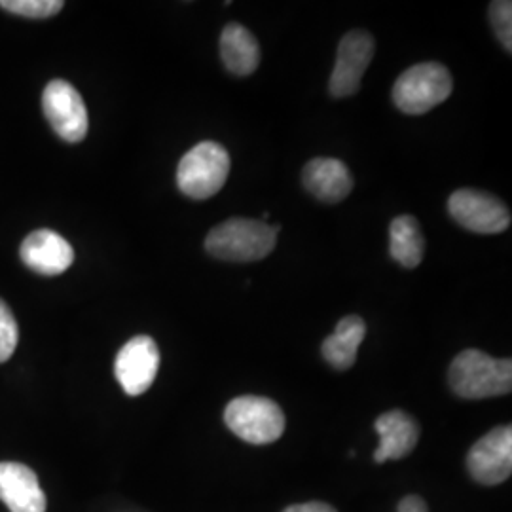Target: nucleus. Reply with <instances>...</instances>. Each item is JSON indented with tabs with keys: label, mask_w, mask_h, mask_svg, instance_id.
<instances>
[{
	"label": "nucleus",
	"mask_w": 512,
	"mask_h": 512,
	"mask_svg": "<svg viewBox=\"0 0 512 512\" xmlns=\"http://www.w3.org/2000/svg\"><path fill=\"white\" fill-rule=\"evenodd\" d=\"M230 173L228 150L213 143L203 141L190 148L177 169V184L184 196L192 200H207L219 194Z\"/></svg>",
	"instance_id": "20e7f679"
},
{
	"label": "nucleus",
	"mask_w": 512,
	"mask_h": 512,
	"mask_svg": "<svg viewBox=\"0 0 512 512\" xmlns=\"http://www.w3.org/2000/svg\"><path fill=\"white\" fill-rule=\"evenodd\" d=\"M0 8L23 18H52L61 12V0H0Z\"/></svg>",
	"instance_id": "a211bd4d"
},
{
	"label": "nucleus",
	"mask_w": 512,
	"mask_h": 512,
	"mask_svg": "<svg viewBox=\"0 0 512 512\" xmlns=\"http://www.w3.org/2000/svg\"><path fill=\"white\" fill-rule=\"evenodd\" d=\"M19 330L16 317L6 302L0 300V363H6L18 348Z\"/></svg>",
	"instance_id": "6ab92c4d"
},
{
	"label": "nucleus",
	"mask_w": 512,
	"mask_h": 512,
	"mask_svg": "<svg viewBox=\"0 0 512 512\" xmlns=\"http://www.w3.org/2000/svg\"><path fill=\"white\" fill-rule=\"evenodd\" d=\"M160 368V349L150 336H135L118 351L114 374L129 397L147 393Z\"/></svg>",
	"instance_id": "9d476101"
},
{
	"label": "nucleus",
	"mask_w": 512,
	"mask_h": 512,
	"mask_svg": "<svg viewBox=\"0 0 512 512\" xmlns=\"http://www.w3.org/2000/svg\"><path fill=\"white\" fill-rule=\"evenodd\" d=\"M397 512H429L427 503L421 499L420 495H406L401 499Z\"/></svg>",
	"instance_id": "412c9836"
},
{
	"label": "nucleus",
	"mask_w": 512,
	"mask_h": 512,
	"mask_svg": "<svg viewBox=\"0 0 512 512\" xmlns=\"http://www.w3.org/2000/svg\"><path fill=\"white\" fill-rule=\"evenodd\" d=\"M283 512H338L334 507H330L329 503L323 501H310V503H302V505H291Z\"/></svg>",
	"instance_id": "4be33fe9"
},
{
	"label": "nucleus",
	"mask_w": 512,
	"mask_h": 512,
	"mask_svg": "<svg viewBox=\"0 0 512 512\" xmlns=\"http://www.w3.org/2000/svg\"><path fill=\"white\" fill-rule=\"evenodd\" d=\"M448 382L458 397L469 401L507 395L512 387V361L465 349L452 361Z\"/></svg>",
	"instance_id": "f257e3e1"
},
{
	"label": "nucleus",
	"mask_w": 512,
	"mask_h": 512,
	"mask_svg": "<svg viewBox=\"0 0 512 512\" xmlns=\"http://www.w3.org/2000/svg\"><path fill=\"white\" fill-rule=\"evenodd\" d=\"M490 21L495 35L501 40L503 48L512 52V4L509 0H497L490 4Z\"/></svg>",
	"instance_id": "aec40b11"
},
{
	"label": "nucleus",
	"mask_w": 512,
	"mask_h": 512,
	"mask_svg": "<svg viewBox=\"0 0 512 512\" xmlns=\"http://www.w3.org/2000/svg\"><path fill=\"white\" fill-rule=\"evenodd\" d=\"M302 181L310 194L325 203L346 200L353 188L348 165L334 158H315L308 162L302 171Z\"/></svg>",
	"instance_id": "4468645a"
},
{
	"label": "nucleus",
	"mask_w": 512,
	"mask_h": 512,
	"mask_svg": "<svg viewBox=\"0 0 512 512\" xmlns=\"http://www.w3.org/2000/svg\"><path fill=\"white\" fill-rule=\"evenodd\" d=\"M366 336V323L359 315H348L338 325L334 334L325 338L321 353L332 368L344 372L355 365L357 351Z\"/></svg>",
	"instance_id": "2eb2a0df"
},
{
	"label": "nucleus",
	"mask_w": 512,
	"mask_h": 512,
	"mask_svg": "<svg viewBox=\"0 0 512 512\" xmlns=\"http://www.w3.org/2000/svg\"><path fill=\"white\" fill-rule=\"evenodd\" d=\"M448 211L463 228L482 236L501 234L511 226L509 207L482 190H456L448 200Z\"/></svg>",
	"instance_id": "423d86ee"
},
{
	"label": "nucleus",
	"mask_w": 512,
	"mask_h": 512,
	"mask_svg": "<svg viewBox=\"0 0 512 512\" xmlns=\"http://www.w3.org/2000/svg\"><path fill=\"white\" fill-rule=\"evenodd\" d=\"M19 256L27 268L42 275L67 272L74 262L71 243L52 230H37L23 239Z\"/></svg>",
	"instance_id": "f8f14e48"
},
{
	"label": "nucleus",
	"mask_w": 512,
	"mask_h": 512,
	"mask_svg": "<svg viewBox=\"0 0 512 512\" xmlns=\"http://www.w3.org/2000/svg\"><path fill=\"white\" fill-rule=\"evenodd\" d=\"M220 55L230 73L247 76L258 69L260 46L249 29L239 23H230L220 37Z\"/></svg>",
	"instance_id": "dca6fc26"
},
{
	"label": "nucleus",
	"mask_w": 512,
	"mask_h": 512,
	"mask_svg": "<svg viewBox=\"0 0 512 512\" xmlns=\"http://www.w3.org/2000/svg\"><path fill=\"white\" fill-rule=\"evenodd\" d=\"M454 90L450 71L440 63H420L406 69L393 86V101L404 114L420 116L444 103Z\"/></svg>",
	"instance_id": "7ed1b4c3"
},
{
	"label": "nucleus",
	"mask_w": 512,
	"mask_h": 512,
	"mask_svg": "<svg viewBox=\"0 0 512 512\" xmlns=\"http://www.w3.org/2000/svg\"><path fill=\"white\" fill-rule=\"evenodd\" d=\"M374 429L380 437V446L374 452L376 463L406 458L420 440L418 421L403 410L385 412L374 423Z\"/></svg>",
	"instance_id": "ddd939ff"
},
{
	"label": "nucleus",
	"mask_w": 512,
	"mask_h": 512,
	"mask_svg": "<svg viewBox=\"0 0 512 512\" xmlns=\"http://www.w3.org/2000/svg\"><path fill=\"white\" fill-rule=\"evenodd\" d=\"M467 469L482 486L503 484L512 473V427H495L476 442L467 456Z\"/></svg>",
	"instance_id": "6e6552de"
},
{
	"label": "nucleus",
	"mask_w": 512,
	"mask_h": 512,
	"mask_svg": "<svg viewBox=\"0 0 512 512\" xmlns=\"http://www.w3.org/2000/svg\"><path fill=\"white\" fill-rule=\"evenodd\" d=\"M224 421L236 437L256 446L281 439L287 425L279 404L256 395L234 399L224 410Z\"/></svg>",
	"instance_id": "39448f33"
},
{
	"label": "nucleus",
	"mask_w": 512,
	"mask_h": 512,
	"mask_svg": "<svg viewBox=\"0 0 512 512\" xmlns=\"http://www.w3.org/2000/svg\"><path fill=\"white\" fill-rule=\"evenodd\" d=\"M42 109L55 133L67 143H80L88 133V110L82 95L65 80H52L42 93Z\"/></svg>",
	"instance_id": "0eeeda50"
},
{
	"label": "nucleus",
	"mask_w": 512,
	"mask_h": 512,
	"mask_svg": "<svg viewBox=\"0 0 512 512\" xmlns=\"http://www.w3.org/2000/svg\"><path fill=\"white\" fill-rule=\"evenodd\" d=\"M0 501L10 512H46V494L31 467L2 461L0 463Z\"/></svg>",
	"instance_id": "9b49d317"
},
{
	"label": "nucleus",
	"mask_w": 512,
	"mask_h": 512,
	"mask_svg": "<svg viewBox=\"0 0 512 512\" xmlns=\"http://www.w3.org/2000/svg\"><path fill=\"white\" fill-rule=\"evenodd\" d=\"M374 38L366 31H349L338 44L336 65L330 76L329 90L332 97L342 99L355 95L361 80L374 57Z\"/></svg>",
	"instance_id": "1a4fd4ad"
},
{
	"label": "nucleus",
	"mask_w": 512,
	"mask_h": 512,
	"mask_svg": "<svg viewBox=\"0 0 512 512\" xmlns=\"http://www.w3.org/2000/svg\"><path fill=\"white\" fill-rule=\"evenodd\" d=\"M389 253L403 268L414 270L420 266L425 255V238L418 220L410 215L393 219L389 226Z\"/></svg>",
	"instance_id": "f3484780"
},
{
	"label": "nucleus",
	"mask_w": 512,
	"mask_h": 512,
	"mask_svg": "<svg viewBox=\"0 0 512 512\" xmlns=\"http://www.w3.org/2000/svg\"><path fill=\"white\" fill-rule=\"evenodd\" d=\"M279 230L262 220H224L205 238V251L224 262H256L274 251Z\"/></svg>",
	"instance_id": "f03ea898"
}]
</instances>
